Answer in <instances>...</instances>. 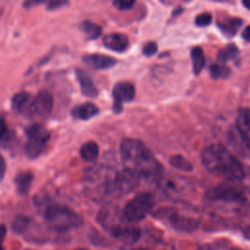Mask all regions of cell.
I'll use <instances>...</instances> for the list:
<instances>
[{"mask_svg": "<svg viewBox=\"0 0 250 250\" xmlns=\"http://www.w3.org/2000/svg\"><path fill=\"white\" fill-rule=\"evenodd\" d=\"M140 179V176L136 172L124 167L122 171L115 175L112 189L118 193H128L138 186Z\"/></svg>", "mask_w": 250, "mask_h": 250, "instance_id": "cell-10", "label": "cell"}, {"mask_svg": "<svg viewBox=\"0 0 250 250\" xmlns=\"http://www.w3.org/2000/svg\"><path fill=\"white\" fill-rule=\"evenodd\" d=\"M101 225L110 233L112 237L124 244H134L141 237V229L134 226L114 223L112 220H110V222L102 223Z\"/></svg>", "mask_w": 250, "mask_h": 250, "instance_id": "cell-8", "label": "cell"}, {"mask_svg": "<svg viewBox=\"0 0 250 250\" xmlns=\"http://www.w3.org/2000/svg\"><path fill=\"white\" fill-rule=\"evenodd\" d=\"M31 223V219L25 215H18L12 223V229L16 233H22L27 229Z\"/></svg>", "mask_w": 250, "mask_h": 250, "instance_id": "cell-25", "label": "cell"}, {"mask_svg": "<svg viewBox=\"0 0 250 250\" xmlns=\"http://www.w3.org/2000/svg\"><path fill=\"white\" fill-rule=\"evenodd\" d=\"M190 58L192 62V70L195 75H198L205 63V57L203 50L200 47H193L190 51Z\"/></svg>", "mask_w": 250, "mask_h": 250, "instance_id": "cell-21", "label": "cell"}, {"mask_svg": "<svg viewBox=\"0 0 250 250\" xmlns=\"http://www.w3.org/2000/svg\"><path fill=\"white\" fill-rule=\"evenodd\" d=\"M133 250H152V249L147 248V247H138V248H134Z\"/></svg>", "mask_w": 250, "mask_h": 250, "instance_id": "cell-36", "label": "cell"}, {"mask_svg": "<svg viewBox=\"0 0 250 250\" xmlns=\"http://www.w3.org/2000/svg\"><path fill=\"white\" fill-rule=\"evenodd\" d=\"M25 135L27 136V142L24 145L25 154L29 158L38 157L50 140L48 129L39 123H33L25 128Z\"/></svg>", "mask_w": 250, "mask_h": 250, "instance_id": "cell-6", "label": "cell"}, {"mask_svg": "<svg viewBox=\"0 0 250 250\" xmlns=\"http://www.w3.org/2000/svg\"><path fill=\"white\" fill-rule=\"evenodd\" d=\"M242 4H243L247 9H250V1H243Z\"/></svg>", "mask_w": 250, "mask_h": 250, "instance_id": "cell-35", "label": "cell"}, {"mask_svg": "<svg viewBox=\"0 0 250 250\" xmlns=\"http://www.w3.org/2000/svg\"><path fill=\"white\" fill-rule=\"evenodd\" d=\"M230 250H241V249H239V248H236V247H233V248H231Z\"/></svg>", "mask_w": 250, "mask_h": 250, "instance_id": "cell-37", "label": "cell"}, {"mask_svg": "<svg viewBox=\"0 0 250 250\" xmlns=\"http://www.w3.org/2000/svg\"><path fill=\"white\" fill-rule=\"evenodd\" d=\"M80 155L83 160L87 162H93L99 155V146L94 141L84 143L80 147Z\"/></svg>", "mask_w": 250, "mask_h": 250, "instance_id": "cell-20", "label": "cell"}, {"mask_svg": "<svg viewBox=\"0 0 250 250\" xmlns=\"http://www.w3.org/2000/svg\"><path fill=\"white\" fill-rule=\"evenodd\" d=\"M80 29L88 39H96L102 33V27L90 21H83L80 23Z\"/></svg>", "mask_w": 250, "mask_h": 250, "instance_id": "cell-22", "label": "cell"}, {"mask_svg": "<svg viewBox=\"0 0 250 250\" xmlns=\"http://www.w3.org/2000/svg\"><path fill=\"white\" fill-rule=\"evenodd\" d=\"M157 49H158L157 44L153 41H149V42H146V44H144L143 54L146 57H151L157 52Z\"/></svg>", "mask_w": 250, "mask_h": 250, "instance_id": "cell-28", "label": "cell"}, {"mask_svg": "<svg viewBox=\"0 0 250 250\" xmlns=\"http://www.w3.org/2000/svg\"><path fill=\"white\" fill-rule=\"evenodd\" d=\"M238 182H228L220 184L206 192V197L211 201L242 204L245 202L244 188Z\"/></svg>", "mask_w": 250, "mask_h": 250, "instance_id": "cell-5", "label": "cell"}, {"mask_svg": "<svg viewBox=\"0 0 250 250\" xmlns=\"http://www.w3.org/2000/svg\"><path fill=\"white\" fill-rule=\"evenodd\" d=\"M112 5L118 10H129L135 5V1L133 0H114Z\"/></svg>", "mask_w": 250, "mask_h": 250, "instance_id": "cell-29", "label": "cell"}, {"mask_svg": "<svg viewBox=\"0 0 250 250\" xmlns=\"http://www.w3.org/2000/svg\"><path fill=\"white\" fill-rule=\"evenodd\" d=\"M238 55V49L234 44H229L218 53V61L221 63L226 64L227 62L233 60Z\"/></svg>", "mask_w": 250, "mask_h": 250, "instance_id": "cell-24", "label": "cell"}, {"mask_svg": "<svg viewBox=\"0 0 250 250\" xmlns=\"http://www.w3.org/2000/svg\"><path fill=\"white\" fill-rule=\"evenodd\" d=\"M42 214L48 225L57 231H67L76 229L83 222L81 216L74 210L57 203L47 204Z\"/></svg>", "mask_w": 250, "mask_h": 250, "instance_id": "cell-3", "label": "cell"}, {"mask_svg": "<svg viewBox=\"0 0 250 250\" xmlns=\"http://www.w3.org/2000/svg\"><path fill=\"white\" fill-rule=\"evenodd\" d=\"M54 99L52 94L47 90H40L33 100L34 115L47 117L53 109Z\"/></svg>", "mask_w": 250, "mask_h": 250, "instance_id": "cell-11", "label": "cell"}, {"mask_svg": "<svg viewBox=\"0 0 250 250\" xmlns=\"http://www.w3.org/2000/svg\"><path fill=\"white\" fill-rule=\"evenodd\" d=\"M235 127L241 141L250 148V108H240L238 110Z\"/></svg>", "mask_w": 250, "mask_h": 250, "instance_id": "cell-13", "label": "cell"}, {"mask_svg": "<svg viewBox=\"0 0 250 250\" xmlns=\"http://www.w3.org/2000/svg\"><path fill=\"white\" fill-rule=\"evenodd\" d=\"M241 23L242 21L238 18H226L218 21V26L227 36H233L241 26Z\"/></svg>", "mask_w": 250, "mask_h": 250, "instance_id": "cell-19", "label": "cell"}, {"mask_svg": "<svg viewBox=\"0 0 250 250\" xmlns=\"http://www.w3.org/2000/svg\"><path fill=\"white\" fill-rule=\"evenodd\" d=\"M230 73L229 68L221 62L213 63L210 66V74L214 79H220V78H227Z\"/></svg>", "mask_w": 250, "mask_h": 250, "instance_id": "cell-26", "label": "cell"}, {"mask_svg": "<svg viewBox=\"0 0 250 250\" xmlns=\"http://www.w3.org/2000/svg\"><path fill=\"white\" fill-rule=\"evenodd\" d=\"M76 250H88V249H84V248H80V249H76Z\"/></svg>", "mask_w": 250, "mask_h": 250, "instance_id": "cell-38", "label": "cell"}, {"mask_svg": "<svg viewBox=\"0 0 250 250\" xmlns=\"http://www.w3.org/2000/svg\"><path fill=\"white\" fill-rule=\"evenodd\" d=\"M65 4H67L66 1H50V2H48L46 9L48 11H54V10H57V9L62 7Z\"/></svg>", "mask_w": 250, "mask_h": 250, "instance_id": "cell-30", "label": "cell"}, {"mask_svg": "<svg viewBox=\"0 0 250 250\" xmlns=\"http://www.w3.org/2000/svg\"><path fill=\"white\" fill-rule=\"evenodd\" d=\"M169 163L175 169L185 171V172H190L193 169L192 164L181 154L172 155L169 158Z\"/></svg>", "mask_w": 250, "mask_h": 250, "instance_id": "cell-23", "label": "cell"}, {"mask_svg": "<svg viewBox=\"0 0 250 250\" xmlns=\"http://www.w3.org/2000/svg\"><path fill=\"white\" fill-rule=\"evenodd\" d=\"M154 203L155 199L151 193L140 192L126 203L122 216L128 223H138L146 217Z\"/></svg>", "mask_w": 250, "mask_h": 250, "instance_id": "cell-4", "label": "cell"}, {"mask_svg": "<svg viewBox=\"0 0 250 250\" xmlns=\"http://www.w3.org/2000/svg\"><path fill=\"white\" fill-rule=\"evenodd\" d=\"M34 175L31 171H22L20 172L14 179V183L16 185V188L18 193L21 195H25L33 183Z\"/></svg>", "mask_w": 250, "mask_h": 250, "instance_id": "cell-18", "label": "cell"}, {"mask_svg": "<svg viewBox=\"0 0 250 250\" xmlns=\"http://www.w3.org/2000/svg\"><path fill=\"white\" fill-rule=\"evenodd\" d=\"M201 163L210 173L229 182H240L245 177L242 164L224 146L213 144L201 152Z\"/></svg>", "mask_w": 250, "mask_h": 250, "instance_id": "cell-2", "label": "cell"}, {"mask_svg": "<svg viewBox=\"0 0 250 250\" xmlns=\"http://www.w3.org/2000/svg\"><path fill=\"white\" fill-rule=\"evenodd\" d=\"M119 151L125 168L133 170L140 178H159L162 166L142 141L125 138L120 143Z\"/></svg>", "mask_w": 250, "mask_h": 250, "instance_id": "cell-1", "label": "cell"}, {"mask_svg": "<svg viewBox=\"0 0 250 250\" xmlns=\"http://www.w3.org/2000/svg\"><path fill=\"white\" fill-rule=\"evenodd\" d=\"M211 21H212V16L209 13H201L194 20L195 25L200 26V27L209 25L211 23Z\"/></svg>", "mask_w": 250, "mask_h": 250, "instance_id": "cell-27", "label": "cell"}, {"mask_svg": "<svg viewBox=\"0 0 250 250\" xmlns=\"http://www.w3.org/2000/svg\"><path fill=\"white\" fill-rule=\"evenodd\" d=\"M183 11H184V9H183L182 7H177V8L173 11L172 15H173V17H177V16L181 15V14L183 13Z\"/></svg>", "mask_w": 250, "mask_h": 250, "instance_id": "cell-33", "label": "cell"}, {"mask_svg": "<svg viewBox=\"0 0 250 250\" xmlns=\"http://www.w3.org/2000/svg\"><path fill=\"white\" fill-rule=\"evenodd\" d=\"M76 78L80 84L81 92L88 98H96L98 96V89L95 86L92 78L83 70H76Z\"/></svg>", "mask_w": 250, "mask_h": 250, "instance_id": "cell-16", "label": "cell"}, {"mask_svg": "<svg viewBox=\"0 0 250 250\" xmlns=\"http://www.w3.org/2000/svg\"><path fill=\"white\" fill-rule=\"evenodd\" d=\"M33 100L34 97H32L29 93L20 92L15 94L12 98V106L20 114L26 117H31L34 115Z\"/></svg>", "mask_w": 250, "mask_h": 250, "instance_id": "cell-12", "label": "cell"}, {"mask_svg": "<svg viewBox=\"0 0 250 250\" xmlns=\"http://www.w3.org/2000/svg\"><path fill=\"white\" fill-rule=\"evenodd\" d=\"M82 61L90 68L99 70L111 68L117 63L114 58L103 54H88L83 56Z\"/></svg>", "mask_w": 250, "mask_h": 250, "instance_id": "cell-14", "label": "cell"}, {"mask_svg": "<svg viewBox=\"0 0 250 250\" xmlns=\"http://www.w3.org/2000/svg\"><path fill=\"white\" fill-rule=\"evenodd\" d=\"M155 217L158 219H164L174 229L179 231H192L196 229L200 224L199 219L182 215L174 208H161L157 213H155Z\"/></svg>", "mask_w": 250, "mask_h": 250, "instance_id": "cell-7", "label": "cell"}, {"mask_svg": "<svg viewBox=\"0 0 250 250\" xmlns=\"http://www.w3.org/2000/svg\"><path fill=\"white\" fill-rule=\"evenodd\" d=\"M135 86L128 81H121L114 85L112 89L113 111L119 113L122 111L123 103H130L135 98Z\"/></svg>", "mask_w": 250, "mask_h": 250, "instance_id": "cell-9", "label": "cell"}, {"mask_svg": "<svg viewBox=\"0 0 250 250\" xmlns=\"http://www.w3.org/2000/svg\"><path fill=\"white\" fill-rule=\"evenodd\" d=\"M242 38L245 40V41H250V25L246 26V28L242 31V34H241Z\"/></svg>", "mask_w": 250, "mask_h": 250, "instance_id": "cell-31", "label": "cell"}, {"mask_svg": "<svg viewBox=\"0 0 250 250\" xmlns=\"http://www.w3.org/2000/svg\"><path fill=\"white\" fill-rule=\"evenodd\" d=\"M5 167H6V164H5L4 157L1 156V179H3V177H4V174H5Z\"/></svg>", "mask_w": 250, "mask_h": 250, "instance_id": "cell-32", "label": "cell"}, {"mask_svg": "<svg viewBox=\"0 0 250 250\" xmlns=\"http://www.w3.org/2000/svg\"><path fill=\"white\" fill-rule=\"evenodd\" d=\"M243 234H244V236H245L247 239L250 240V226H248V227H246V228L244 229Z\"/></svg>", "mask_w": 250, "mask_h": 250, "instance_id": "cell-34", "label": "cell"}, {"mask_svg": "<svg viewBox=\"0 0 250 250\" xmlns=\"http://www.w3.org/2000/svg\"><path fill=\"white\" fill-rule=\"evenodd\" d=\"M103 43L107 49L118 53L124 52L129 46V40L127 36L118 32L106 34L103 38Z\"/></svg>", "mask_w": 250, "mask_h": 250, "instance_id": "cell-15", "label": "cell"}, {"mask_svg": "<svg viewBox=\"0 0 250 250\" xmlns=\"http://www.w3.org/2000/svg\"><path fill=\"white\" fill-rule=\"evenodd\" d=\"M99 113V107L93 103H84L74 106L71 110L73 117L81 120H88Z\"/></svg>", "mask_w": 250, "mask_h": 250, "instance_id": "cell-17", "label": "cell"}]
</instances>
